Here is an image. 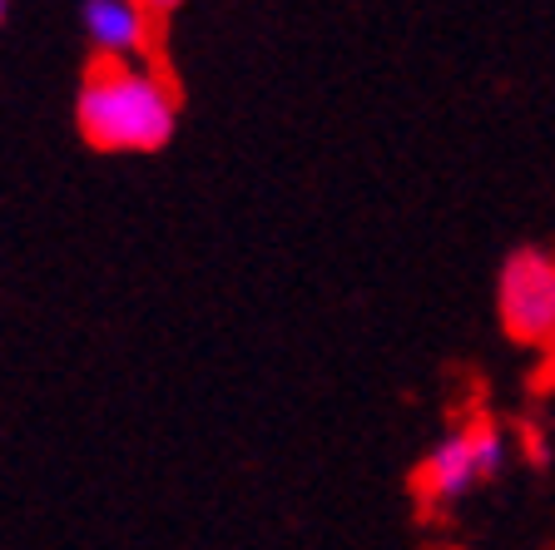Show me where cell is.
Wrapping results in <instances>:
<instances>
[{"instance_id":"obj_1","label":"cell","mask_w":555,"mask_h":550,"mask_svg":"<svg viewBox=\"0 0 555 550\" xmlns=\"http://www.w3.org/2000/svg\"><path fill=\"white\" fill-rule=\"evenodd\" d=\"M75 125L100 154H159L179 129V94L150 60H94L75 94Z\"/></svg>"},{"instance_id":"obj_2","label":"cell","mask_w":555,"mask_h":550,"mask_svg":"<svg viewBox=\"0 0 555 550\" xmlns=\"http://www.w3.org/2000/svg\"><path fill=\"white\" fill-rule=\"evenodd\" d=\"M506 432L491 417H466L451 436H441L427 457L416 461V501L427 511H447V506L466 501L472 491H481L486 482H496L506 471Z\"/></svg>"},{"instance_id":"obj_3","label":"cell","mask_w":555,"mask_h":550,"mask_svg":"<svg viewBox=\"0 0 555 550\" xmlns=\"http://www.w3.org/2000/svg\"><path fill=\"white\" fill-rule=\"evenodd\" d=\"M501 333L520 347H555V253L516 248L496 273Z\"/></svg>"},{"instance_id":"obj_4","label":"cell","mask_w":555,"mask_h":550,"mask_svg":"<svg viewBox=\"0 0 555 550\" xmlns=\"http://www.w3.org/2000/svg\"><path fill=\"white\" fill-rule=\"evenodd\" d=\"M154 15L139 0H85L80 25L100 60H144Z\"/></svg>"},{"instance_id":"obj_5","label":"cell","mask_w":555,"mask_h":550,"mask_svg":"<svg viewBox=\"0 0 555 550\" xmlns=\"http://www.w3.org/2000/svg\"><path fill=\"white\" fill-rule=\"evenodd\" d=\"M139 5H144L150 15H169V11H179L184 0H139Z\"/></svg>"},{"instance_id":"obj_6","label":"cell","mask_w":555,"mask_h":550,"mask_svg":"<svg viewBox=\"0 0 555 550\" xmlns=\"http://www.w3.org/2000/svg\"><path fill=\"white\" fill-rule=\"evenodd\" d=\"M5 15H11V0H0V25H5Z\"/></svg>"}]
</instances>
